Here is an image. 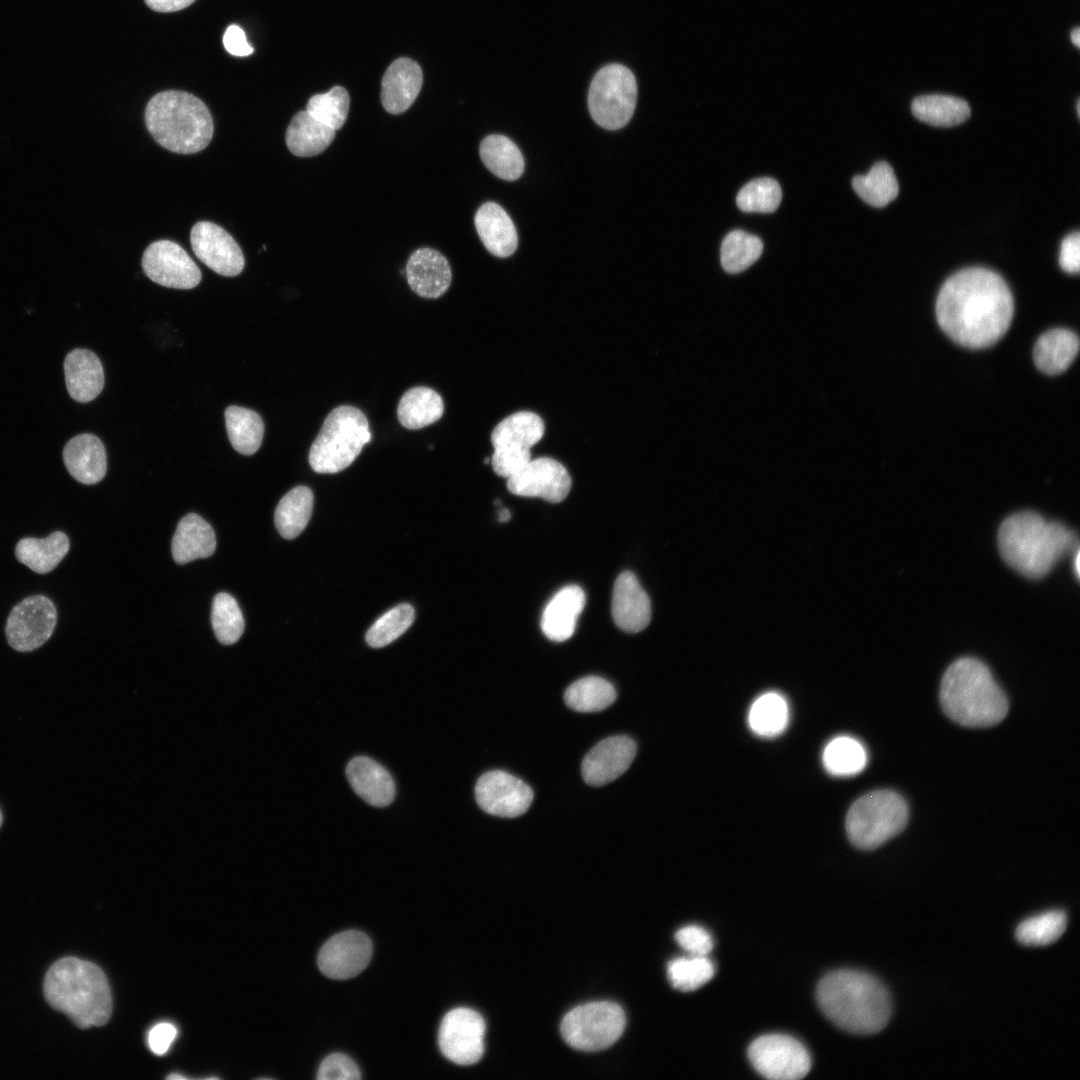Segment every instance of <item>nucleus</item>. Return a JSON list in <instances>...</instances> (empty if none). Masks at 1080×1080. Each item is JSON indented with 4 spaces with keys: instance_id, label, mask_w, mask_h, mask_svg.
<instances>
[{
    "instance_id": "f257e3e1",
    "label": "nucleus",
    "mask_w": 1080,
    "mask_h": 1080,
    "mask_svg": "<svg viewBox=\"0 0 1080 1080\" xmlns=\"http://www.w3.org/2000/svg\"><path fill=\"white\" fill-rule=\"evenodd\" d=\"M1014 312L1012 294L997 273L972 267L952 275L936 301L941 329L957 344L980 349L997 342Z\"/></svg>"
},
{
    "instance_id": "f03ea898",
    "label": "nucleus",
    "mask_w": 1080,
    "mask_h": 1080,
    "mask_svg": "<svg viewBox=\"0 0 1080 1080\" xmlns=\"http://www.w3.org/2000/svg\"><path fill=\"white\" fill-rule=\"evenodd\" d=\"M816 997L825 1016L853 1034L878 1033L891 1015L885 987L875 977L860 971L838 970L827 974L817 986Z\"/></svg>"
},
{
    "instance_id": "7ed1b4c3",
    "label": "nucleus",
    "mask_w": 1080,
    "mask_h": 1080,
    "mask_svg": "<svg viewBox=\"0 0 1080 1080\" xmlns=\"http://www.w3.org/2000/svg\"><path fill=\"white\" fill-rule=\"evenodd\" d=\"M43 991L49 1005L79 1028L105 1025L111 1016L108 980L92 962L75 957L58 960L46 973Z\"/></svg>"
},
{
    "instance_id": "20e7f679",
    "label": "nucleus",
    "mask_w": 1080,
    "mask_h": 1080,
    "mask_svg": "<svg viewBox=\"0 0 1080 1080\" xmlns=\"http://www.w3.org/2000/svg\"><path fill=\"white\" fill-rule=\"evenodd\" d=\"M998 543L1006 563L1030 578L1045 576L1058 560L1078 548L1072 531L1030 511L1006 518L999 529Z\"/></svg>"
},
{
    "instance_id": "39448f33",
    "label": "nucleus",
    "mask_w": 1080,
    "mask_h": 1080,
    "mask_svg": "<svg viewBox=\"0 0 1080 1080\" xmlns=\"http://www.w3.org/2000/svg\"><path fill=\"white\" fill-rule=\"evenodd\" d=\"M940 703L954 722L967 727H989L1008 712L1005 694L987 666L972 657L953 662L940 686Z\"/></svg>"
},
{
    "instance_id": "423d86ee",
    "label": "nucleus",
    "mask_w": 1080,
    "mask_h": 1080,
    "mask_svg": "<svg viewBox=\"0 0 1080 1080\" xmlns=\"http://www.w3.org/2000/svg\"><path fill=\"white\" fill-rule=\"evenodd\" d=\"M145 123L158 144L178 154L202 151L214 132L213 118L204 102L178 90L154 95L145 109Z\"/></svg>"
},
{
    "instance_id": "0eeeda50",
    "label": "nucleus",
    "mask_w": 1080,
    "mask_h": 1080,
    "mask_svg": "<svg viewBox=\"0 0 1080 1080\" xmlns=\"http://www.w3.org/2000/svg\"><path fill=\"white\" fill-rule=\"evenodd\" d=\"M370 439L364 413L354 406H338L327 415L312 443L309 464L317 473L340 472L353 463Z\"/></svg>"
},
{
    "instance_id": "6e6552de",
    "label": "nucleus",
    "mask_w": 1080,
    "mask_h": 1080,
    "mask_svg": "<svg viewBox=\"0 0 1080 1080\" xmlns=\"http://www.w3.org/2000/svg\"><path fill=\"white\" fill-rule=\"evenodd\" d=\"M908 817L901 795L890 790L872 791L851 805L845 821L847 836L857 848L875 849L899 834Z\"/></svg>"
},
{
    "instance_id": "1a4fd4ad",
    "label": "nucleus",
    "mask_w": 1080,
    "mask_h": 1080,
    "mask_svg": "<svg viewBox=\"0 0 1080 1080\" xmlns=\"http://www.w3.org/2000/svg\"><path fill=\"white\" fill-rule=\"evenodd\" d=\"M636 101V79L627 67L610 64L594 76L588 93V107L599 126L608 130L624 127L633 116Z\"/></svg>"
},
{
    "instance_id": "9d476101",
    "label": "nucleus",
    "mask_w": 1080,
    "mask_h": 1080,
    "mask_svg": "<svg viewBox=\"0 0 1080 1080\" xmlns=\"http://www.w3.org/2000/svg\"><path fill=\"white\" fill-rule=\"evenodd\" d=\"M623 1009L614 1002L583 1004L569 1011L561 1022V1034L572 1048L584 1052L603 1050L614 1044L625 1028Z\"/></svg>"
},
{
    "instance_id": "9b49d317",
    "label": "nucleus",
    "mask_w": 1080,
    "mask_h": 1080,
    "mask_svg": "<svg viewBox=\"0 0 1080 1080\" xmlns=\"http://www.w3.org/2000/svg\"><path fill=\"white\" fill-rule=\"evenodd\" d=\"M542 418L531 411L513 413L499 422L491 433L494 472L508 478L531 460L530 449L543 437Z\"/></svg>"
},
{
    "instance_id": "f8f14e48",
    "label": "nucleus",
    "mask_w": 1080,
    "mask_h": 1080,
    "mask_svg": "<svg viewBox=\"0 0 1080 1080\" xmlns=\"http://www.w3.org/2000/svg\"><path fill=\"white\" fill-rule=\"evenodd\" d=\"M748 1058L754 1069L772 1080H798L811 1068V1058L797 1039L782 1034H769L755 1039L748 1048Z\"/></svg>"
},
{
    "instance_id": "ddd939ff",
    "label": "nucleus",
    "mask_w": 1080,
    "mask_h": 1080,
    "mask_svg": "<svg viewBox=\"0 0 1080 1080\" xmlns=\"http://www.w3.org/2000/svg\"><path fill=\"white\" fill-rule=\"evenodd\" d=\"M485 1030V1021L478 1012L464 1007L452 1009L440 1024V1050L453 1063L475 1064L484 1053Z\"/></svg>"
},
{
    "instance_id": "4468645a",
    "label": "nucleus",
    "mask_w": 1080,
    "mask_h": 1080,
    "mask_svg": "<svg viewBox=\"0 0 1080 1080\" xmlns=\"http://www.w3.org/2000/svg\"><path fill=\"white\" fill-rule=\"evenodd\" d=\"M56 622L53 602L43 595L30 596L10 612L5 628L7 641L20 652L35 650L50 638Z\"/></svg>"
},
{
    "instance_id": "2eb2a0df",
    "label": "nucleus",
    "mask_w": 1080,
    "mask_h": 1080,
    "mask_svg": "<svg viewBox=\"0 0 1080 1080\" xmlns=\"http://www.w3.org/2000/svg\"><path fill=\"white\" fill-rule=\"evenodd\" d=\"M142 268L153 282L168 288L192 289L201 281V272L177 243L158 240L143 253Z\"/></svg>"
},
{
    "instance_id": "dca6fc26",
    "label": "nucleus",
    "mask_w": 1080,
    "mask_h": 1080,
    "mask_svg": "<svg viewBox=\"0 0 1080 1080\" xmlns=\"http://www.w3.org/2000/svg\"><path fill=\"white\" fill-rule=\"evenodd\" d=\"M480 808L491 815L514 818L524 814L533 801L532 789L521 779L502 770L484 773L475 786Z\"/></svg>"
},
{
    "instance_id": "f3484780",
    "label": "nucleus",
    "mask_w": 1080,
    "mask_h": 1080,
    "mask_svg": "<svg viewBox=\"0 0 1080 1080\" xmlns=\"http://www.w3.org/2000/svg\"><path fill=\"white\" fill-rule=\"evenodd\" d=\"M572 485L567 469L550 457L530 460L507 478V488L515 495L539 497L551 503L561 502Z\"/></svg>"
},
{
    "instance_id": "a211bd4d",
    "label": "nucleus",
    "mask_w": 1080,
    "mask_h": 1080,
    "mask_svg": "<svg viewBox=\"0 0 1080 1080\" xmlns=\"http://www.w3.org/2000/svg\"><path fill=\"white\" fill-rule=\"evenodd\" d=\"M372 951V942L365 933L343 931L324 943L318 954V967L328 978L350 979L367 967Z\"/></svg>"
},
{
    "instance_id": "6ab92c4d",
    "label": "nucleus",
    "mask_w": 1080,
    "mask_h": 1080,
    "mask_svg": "<svg viewBox=\"0 0 1080 1080\" xmlns=\"http://www.w3.org/2000/svg\"><path fill=\"white\" fill-rule=\"evenodd\" d=\"M190 242L196 257L217 274L233 277L242 272L245 264L242 250L219 225L197 222L191 229Z\"/></svg>"
},
{
    "instance_id": "aec40b11",
    "label": "nucleus",
    "mask_w": 1080,
    "mask_h": 1080,
    "mask_svg": "<svg viewBox=\"0 0 1080 1080\" xmlns=\"http://www.w3.org/2000/svg\"><path fill=\"white\" fill-rule=\"evenodd\" d=\"M637 747L628 736L617 735L603 739L584 757L581 771L584 781L602 786L620 777L631 765Z\"/></svg>"
},
{
    "instance_id": "412c9836",
    "label": "nucleus",
    "mask_w": 1080,
    "mask_h": 1080,
    "mask_svg": "<svg viewBox=\"0 0 1080 1080\" xmlns=\"http://www.w3.org/2000/svg\"><path fill=\"white\" fill-rule=\"evenodd\" d=\"M611 612L615 624L626 632H640L650 623L649 597L632 572H623L616 579Z\"/></svg>"
},
{
    "instance_id": "4be33fe9",
    "label": "nucleus",
    "mask_w": 1080,
    "mask_h": 1080,
    "mask_svg": "<svg viewBox=\"0 0 1080 1080\" xmlns=\"http://www.w3.org/2000/svg\"><path fill=\"white\" fill-rule=\"evenodd\" d=\"M407 282L417 295L434 299L442 296L452 280L451 268L439 251L424 247L415 250L406 265Z\"/></svg>"
},
{
    "instance_id": "5701e85b",
    "label": "nucleus",
    "mask_w": 1080,
    "mask_h": 1080,
    "mask_svg": "<svg viewBox=\"0 0 1080 1080\" xmlns=\"http://www.w3.org/2000/svg\"><path fill=\"white\" fill-rule=\"evenodd\" d=\"M423 84L421 67L412 59H396L386 70L381 87V102L391 114H401L416 100Z\"/></svg>"
},
{
    "instance_id": "b1692460",
    "label": "nucleus",
    "mask_w": 1080,
    "mask_h": 1080,
    "mask_svg": "<svg viewBox=\"0 0 1080 1080\" xmlns=\"http://www.w3.org/2000/svg\"><path fill=\"white\" fill-rule=\"evenodd\" d=\"M63 461L70 475L80 483H98L106 474V452L101 440L90 433L70 439L63 449Z\"/></svg>"
},
{
    "instance_id": "393cba45",
    "label": "nucleus",
    "mask_w": 1080,
    "mask_h": 1080,
    "mask_svg": "<svg viewBox=\"0 0 1080 1080\" xmlns=\"http://www.w3.org/2000/svg\"><path fill=\"white\" fill-rule=\"evenodd\" d=\"M346 776L352 789L372 806L389 805L395 796V784L390 773L376 761L355 757L346 767Z\"/></svg>"
},
{
    "instance_id": "a878e982",
    "label": "nucleus",
    "mask_w": 1080,
    "mask_h": 1080,
    "mask_svg": "<svg viewBox=\"0 0 1080 1080\" xmlns=\"http://www.w3.org/2000/svg\"><path fill=\"white\" fill-rule=\"evenodd\" d=\"M63 366L72 399L86 403L100 394L104 387V372L96 354L87 349H74L66 355Z\"/></svg>"
},
{
    "instance_id": "bb28decb",
    "label": "nucleus",
    "mask_w": 1080,
    "mask_h": 1080,
    "mask_svg": "<svg viewBox=\"0 0 1080 1080\" xmlns=\"http://www.w3.org/2000/svg\"><path fill=\"white\" fill-rule=\"evenodd\" d=\"M584 606L585 593L581 587L569 585L559 590L542 614L541 628L545 636L558 642L569 639Z\"/></svg>"
},
{
    "instance_id": "cd10ccee",
    "label": "nucleus",
    "mask_w": 1080,
    "mask_h": 1080,
    "mask_svg": "<svg viewBox=\"0 0 1080 1080\" xmlns=\"http://www.w3.org/2000/svg\"><path fill=\"white\" fill-rule=\"evenodd\" d=\"M475 228L485 246L494 256L508 257L518 245L516 228L505 210L494 202L484 203L474 217Z\"/></svg>"
},
{
    "instance_id": "c85d7f7f",
    "label": "nucleus",
    "mask_w": 1080,
    "mask_h": 1080,
    "mask_svg": "<svg viewBox=\"0 0 1080 1080\" xmlns=\"http://www.w3.org/2000/svg\"><path fill=\"white\" fill-rule=\"evenodd\" d=\"M215 549L214 530L202 517L191 513L180 520L171 545L176 563L186 564L199 558H207Z\"/></svg>"
},
{
    "instance_id": "c756f323",
    "label": "nucleus",
    "mask_w": 1080,
    "mask_h": 1080,
    "mask_svg": "<svg viewBox=\"0 0 1080 1080\" xmlns=\"http://www.w3.org/2000/svg\"><path fill=\"white\" fill-rule=\"evenodd\" d=\"M1079 351L1077 335L1064 328L1051 329L1042 334L1035 343L1033 358L1037 368L1045 374L1064 372Z\"/></svg>"
},
{
    "instance_id": "7c9ffc66",
    "label": "nucleus",
    "mask_w": 1080,
    "mask_h": 1080,
    "mask_svg": "<svg viewBox=\"0 0 1080 1080\" xmlns=\"http://www.w3.org/2000/svg\"><path fill=\"white\" fill-rule=\"evenodd\" d=\"M335 132L312 117L306 110L299 111L293 116L286 130V145L295 156H316L331 144L335 138Z\"/></svg>"
},
{
    "instance_id": "2f4dec72",
    "label": "nucleus",
    "mask_w": 1080,
    "mask_h": 1080,
    "mask_svg": "<svg viewBox=\"0 0 1080 1080\" xmlns=\"http://www.w3.org/2000/svg\"><path fill=\"white\" fill-rule=\"evenodd\" d=\"M69 547L68 537L61 531H55L42 539H21L16 545L15 556L32 571L45 574L59 564Z\"/></svg>"
},
{
    "instance_id": "473e14b6",
    "label": "nucleus",
    "mask_w": 1080,
    "mask_h": 1080,
    "mask_svg": "<svg viewBox=\"0 0 1080 1080\" xmlns=\"http://www.w3.org/2000/svg\"><path fill=\"white\" fill-rule=\"evenodd\" d=\"M444 403L433 389L417 386L407 390L401 397L397 416L400 424L411 430L426 427L441 418Z\"/></svg>"
},
{
    "instance_id": "72a5a7b5",
    "label": "nucleus",
    "mask_w": 1080,
    "mask_h": 1080,
    "mask_svg": "<svg viewBox=\"0 0 1080 1080\" xmlns=\"http://www.w3.org/2000/svg\"><path fill=\"white\" fill-rule=\"evenodd\" d=\"M911 109L918 120L939 127L959 125L971 115V109L965 100L941 94L916 97Z\"/></svg>"
},
{
    "instance_id": "f704fd0d",
    "label": "nucleus",
    "mask_w": 1080,
    "mask_h": 1080,
    "mask_svg": "<svg viewBox=\"0 0 1080 1080\" xmlns=\"http://www.w3.org/2000/svg\"><path fill=\"white\" fill-rule=\"evenodd\" d=\"M484 165L497 177L512 181L518 179L524 171V159L521 151L508 137L489 135L479 148Z\"/></svg>"
},
{
    "instance_id": "c9c22d12",
    "label": "nucleus",
    "mask_w": 1080,
    "mask_h": 1080,
    "mask_svg": "<svg viewBox=\"0 0 1080 1080\" xmlns=\"http://www.w3.org/2000/svg\"><path fill=\"white\" fill-rule=\"evenodd\" d=\"M313 509V493L297 486L279 501L274 515L275 526L285 539L296 538L307 526Z\"/></svg>"
},
{
    "instance_id": "e433bc0d",
    "label": "nucleus",
    "mask_w": 1080,
    "mask_h": 1080,
    "mask_svg": "<svg viewBox=\"0 0 1080 1080\" xmlns=\"http://www.w3.org/2000/svg\"><path fill=\"white\" fill-rule=\"evenodd\" d=\"M225 422L228 438L237 452L252 455L258 451L264 435V423L258 413L232 405L225 410Z\"/></svg>"
},
{
    "instance_id": "4c0bfd02",
    "label": "nucleus",
    "mask_w": 1080,
    "mask_h": 1080,
    "mask_svg": "<svg viewBox=\"0 0 1080 1080\" xmlns=\"http://www.w3.org/2000/svg\"><path fill=\"white\" fill-rule=\"evenodd\" d=\"M788 722V703L777 692H767L759 696L748 713L749 727L760 737L770 738L780 735L786 729Z\"/></svg>"
},
{
    "instance_id": "58836bf2",
    "label": "nucleus",
    "mask_w": 1080,
    "mask_h": 1080,
    "mask_svg": "<svg viewBox=\"0 0 1080 1080\" xmlns=\"http://www.w3.org/2000/svg\"><path fill=\"white\" fill-rule=\"evenodd\" d=\"M616 697L614 686L599 676L578 679L564 693L566 705L578 712L602 711L613 704Z\"/></svg>"
},
{
    "instance_id": "ea45409f",
    "label": "nucleus",
    "mask_w": 1080,
    "mask_h": 1080,
    "mask_svg": "<svg viewBox=\"0 0 1080 1080\" xmlns=\"http://www.w3.org/2000/svg\"><path fill=\"white\" fill-rule=\"evenodd\" d=\"M852 187L864 202L874 207L886 206L899 192L894 171L885 161L875 163L867 174L855 176Z\"/></svg>"
},
{
    "instance_id": "a19ab883",
    "label": "nucleus",
    "mask_w": 1080,
    "mask_h": 1080,
    "mask_svg": "<svg viewBox=\"0 0 1080 1080\" xmlns=\"http://www.w3.org/2000/svg\"><path fill=\"white\" fill-rule=\"evenodd\" d=\"M822 761L831 775L852 776L865 768L867 752L857 739L850 736H838L824 748Z\"/></svg>"
},
{
    "instance_id": "79ce46f5",
    "label": "nucleus",
    "mask_w": 1080,
    "mask_h": 1080,
    "mask_svg": "<svg viewBox=\"0 0 1080 1080\" xmlns=\"http://www.w3.org/2000/svg\"><path fill=\"white\" fill-rule=\"evenodd\" d=\"M762 250L763 243L759 237L734 230L725 236L721 244L722 267L728 273H740L760 257Z\"/></svg>"
},
{
    "instance_id": "37998d69",
    "label": "nucleus",
    "mask_w": 1080,
    "mask_h": 1080,
    "mask_svg": "<svg viewBox=\"0 0 1080 1080\" xmlns=\"http://www.w3.org/2000/svg\"><path fill=\"white\" fill-rule=\"evenodd\" d=\"M1067 918L1062 911H1048L1023 921L1016 929L1017 940L1027 946L1056 942L1065 932Z\"/></svg>"
},
{
    "instance_id": "c03bdc74",
    "label": "nucleus",
    "mask_w": 1080,
    "mask_h": 1080,
    "mask_svg": "<svg viewBox=\"0 0 1080 1080\" xmlns=\"http://www.w3.org/2000/svg\"><path fill=\"white\" fill-rule=\"evenodd\" d=\"M715 968L707 956L689 955L671 960L667 965V975L671 985L680 991H694L714 975Z\"/></svg>"
},
{
    "instance_id": "a18cd8bd",
    "label": "nucleus",
    "mask_w": 1080,
    "mask_h": 1080,
    "mask_svg": "<svg viewBox=\"0 0 1080 1080\" xmlns=\"http://www.w3.org/2000/svg\"><path fill=\"white\" fill-rule=\"evenodd\" d=\"M211 623L216 638L221 644L236 643L244 631V619L236 600L227 593L214 597L211 610Z\"/></svg>"
},
{
    "instance_id": "49530a36",
    "label": "nucleus",
    "mask_w": 1080,
    "mask_h": 1080,
    "mask_svg": "<svg viewBox=\"0 0 1080 1080\" xmlns=\"http://www.w3.org/2000/svg\"><path fill=\"white\" fill-rule=\"evenodd\" d=\"M349 105L350 97L346 89L334 86L326 93L313 95L307 102L306 111L336 131L345 124Z\"/></svg>"
},
{
    "instance_id": "de8ad7c7",
    "label": "nucleus",
    "mask_w": 1080,
    "mask_h": 1080,
    "mask_svg": "<svg viewBox=\"0 0 1080 1080\" xmlns=\"http://www.w3.org/2000/svg\"><path fill=\"white\" fill-rule=\"evenodd\" d=\"M782 199L779 183L769 177L757 178L739 191L736 197L738 207L744 212H774Z\"/></svg>"
},
{
    "instance_id": "09e8293b",
    "label": "nucleus",
    "mask_w": 1080,
    "mask_h": 1080,
    "mask_svg": "<svg viewBox=\"0 0 1080 1080\" xmlns=\"http://www.w3.org/2000/svg\"><path fill=\"white\" fill-rule=\"evenodd\" d=\"M410 604H400L383 614L367 631L366 642L373 648L386 646L402 635L414 621Z\"/></svg>"
},
{
    "instance_id": "8fccbe9b",
    "label": "nucleus",
    "mask_w": 1080,
    "mask_h": 1080,
    "mask_svg": "<svg viewBox=\"0 0 1080 1080\" xmlns=\"http://www.w3.org/2000/svg\"><path fill=\"white\" fill-rule=\"evenodd\" d=\"M360 1077V1071L355 1062L342 1053L327 1056L321 1062L317 1072L319 1080H357Z\"/></svg>"
},
{
    "instance_id": "3c124183",
    "label": "nucleus",
    "mask_w": 1080,
    "mask_h": 1080,
    "mask_svg": "<svg viewBox=\"0 0 1080 1080\" xmlns=\"http://www.w3.org/2000/svg\"><path fill=\"white\" fill-rule=\"evenodd\" d=\"M675 940L690 955L707 956L713 948L711 935L706 929L698 925H688L680 928L675 933Z\"/></svg>"
},
{
    "instance_id": "603ef678",
    "label": "nucleus",
    "mask_w": 1080,
    "mask_h": 1080,
    "mask_svg": "<svg viewBox=\"0 0 1080 1080\" xmlns=\"http://www.w3.org/2000/svg\"><path fill=\"white\" fill-rule=\"evenodd\" d=\"M1059 264L1061 268L1072 274L1080 270V233L1078 231L1067 235L1060 247Z\"/></svg>"
},
{
    "instance_id": "864d4df0",
    "label": "nucleus",
    "mask_w": 1080,
    "mask_h": 1080,
    "mask_svg": "<svg viewBox=\"0 0 1080 1080\" xmlns=\"http://www.w3.org/2000/svg\"><path fill=\"white\" fill-rule=\"evenodd\" d=\"M176 1036L177 1029L173 1024L168 1022L158 1023L149 1031V1048L156 1055H163L168 1051Z\"/></svg>"
},
{
    "instance_id": "5fc2aeb1",
    "label": "nucleus",
    "mask_w": 1080,
    "mask_h": 1080,
    "mask_svg": "<svg viewBox=\"0 0 1080 1080\" xmlns=\"http://www.w3.org/2000/svg\"><path fill=\"white\" fill-rule=\"evenodd\" d=\"M225 49L234 56H248L253 53V47L247 42L245 33L237 25H230L223 36Z\"/></svg>"
},
{
    "instance_id": "6e6d98bb",
    "label": "nucleus",
    "mask_w": 1080,
    "mask_h": 1080,
    "mask_svg": "<svg viewBox=\"0 0 1080 1080\" xmlns=\"http://www.w3.org/2000/svg\"><path fill=\"white\" fill-rule=\"evenodd\" d=\"M146 5L154 11L167 13L182 10L191 5L195 0H144Z\"/></svg>"
},
{
    "instance_id": "4d7b16f0",
    "label": "nucleus",
    "mask_w": 1080,
    "mask_h": 1080,
    "mask_svg": "<svg viewBox=\"0 0 1080 1080\" xmlns=\"http://www.w3.org/2000/svg\"><path fill=\"white\" fill-rule=\"evenodd\" d=\"M1071 40L1076 47H1080V28L1076 27L1071 31Z\"/></svg>"
},
{
    "instance_id": "13d9d810",
    "label": "nucleus",
    "mask_w": 1080,
    "mask_h": 1080,
    "mask_svg": "<svg viewBox=\"0 0 1080 1080\" xmlns=\"http://www.w3.org/2000/svg\"><path fill=\"white\" fill-rule=\"evenodd\" d=\"M510 518H511V514H510L509 510H507L506 508H502L499 511L498 520L500 522H507Z\"/></svg>"
},
{
    "instance_id": "bf43d9fd",
    "label": "nucleus",
    "mask_w": 1080,
    "mask_h": 1080,
    "mask_svg": "<svg viewBox=\"0 0 1080 1080\" xmlns=\"http://www.w3.org/2000/svg\"><path fill=\"white\" fill-rule=\"evenodd\" d=\"M1076 108H1077V114L1079 116L1080 115V101L1079 100L1077 101Z\"/></svg>"
},
{
    "instance_id": "052dcab7",
    "label": "nucleus",
    "mask_w": 1080,
    "mask_h": 1080,
    "mask_svg": "<svg viewBox=\"0 0 1080 1080\" xmlns=\"http://www.w3.org/2000/svg\"><path fill=\"white\" fill-rule=\"evenodd\" d=\"M1 824H2V814H1V811H0V826H1Z\"/></svg>"
}]
</instances>
